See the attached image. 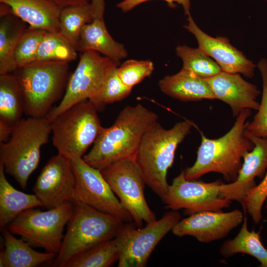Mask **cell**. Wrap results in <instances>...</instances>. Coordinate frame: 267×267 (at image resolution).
<instances>
[{
    "label": "cell",
    "instance_id": "6da1fadb",
    "mask_svg": "<svg viewBox=\"0 0 267 267\" xmlns=\"http://www.w3.org/2000/svg\"><path fill=\"white\" fill-rule=\"evenodd\" d=\"M158 119L157 114L140 104L125 107L111 126L102 128L83 160L102 171L120 160L135 158L144 134Z\"/></svg>",
    "mask_w": 267,
    "mask_h": 267
},
{
    "label": "cell",
    "instance_id": "7a4b0ae2",
    "mask_svg": "<svg viewBox=\"0 0 267 267\" xmlns=\"http://www.w3.org/2000/svg\"><path fill=\"white\" fill-rule=\"evenodd\" d=\"M251 110H242L237 116L231 129L217 139H209L201 133V142L194 164L183 171L188 180H197L211 172L222 175L227 182L234 181L242 166L243 155L254 147L253 143L246 136L247 119Z\"/></svg>",
    "mask_w": 267,
    "mask_h": 267
},
{
    "label": "cell",
    "instance_id": "3957f363",
    "mask_svg": "<svg viewBox=\"0 0 267 267\" xmlns=\"http://www.w3.org/2000/svg\"><path fill=\"white\" fill-rule=\"evenodd\" d=\"M193 123L189 120L177 123L166 129L156 122L144 134L135 156L146 184L162 199L169 184L168 170L172 166L176 150L189 134Z\"/></svg>",
    "mask_w": 267,
    "mask_h": 267
},
{
    "label": "cell",
    "instance_id": "277c9868",
    "mask_svg": "<svg viewBox=\"0 0 267 267\" xmlns=\"http://www.w3.org/2000/svg\"><path fill=\"white\" fill-rule=\"evenodd\" d=\"M50 123L45 117L21 119L12 128L10 138L0 143V163L4 171L25 189L37 168L42 147L48 141Z\"/></svg>",
    "mask_w": 267,
    "mask_h": 267
},
{
    "label": "cell",
    "instance_id": "5b68a950",
    "mask_svg": "<svg viewBox=\"0 0 267 267\" xmlns=\"http://www.w3.org/2000/svg\"><path fill=\"white\" fill-rule=\"evenodd\" d=\"M73 211L53 267L64 265L84 252L114 238L124 223L120 218L86 205L73 202Z\"/></svg>",
    "mask_w": 267,
    "mask_h": 267
},
{
    "label": "cell",
    "instance_id": "8992f818",
    "mask_svg": "<svg viewBox=\"0 0 267 267\" xmlns=\"http://www.w3.org/2000/svg\"><path fill=\"white\" fill-rule=\"evenodd\" d=\"M24 113L29 117H45L60 97L68 80V62L36 61L16 69Z\"/></svg>",
    "mask_w": 267,
    "mask_h": 267
},
{
    "label": "cell",
    "instance_id": "52a82bcc",
    "mask_svg": "<svg viewBox=\"0 0 267 267\" xmlns=\"http://www.w3.org/2000/svg\"><path fill=\"white\" fill-rule=\"evenodd\" d=\"M97 112L90 101H84L52 121V141L58 154L70 160L83 158L103 128Z\"/></svg>",
    "mask_w": 267,
    "mask_h": 267
},
{
    "label": "cell",
    "instance_id": "ba28073f",
    "mask_svg": "<svg viewBox=\"0 0 267 267\" xmlns=\"http://www.w3.org/2000/svg\"><path fill=\"white\" fill-rule=\"evenodd\" d=\"M120 65V62L101 56L95 51H83L76 68L68 79L61 102L51 109L45 117L46 119L50 123L63 112L88 99L96 108L100 91L107 76Z\"/></svg>",
    "mask_w": 267,
    "mask_h": 267
},
{
    "label": "cell",
    "instance_id": "9c48e42d",
    "mask_svg": "<svg viewBox=\"0 0 267 267\" xmlns=\"http://www.w3.org/2000/svg\"><path fill=\"white\" fill-rule=\"evenodd\" d=\"M73 211V204L70 202L46 211L30 208L20 214L7 227L32 247L43 248L57 255L61 247L64 226Z\"/></svg>",
    "mask_w": 267,
    "mask_h": 267
},
{
    "label": "cell",
    "instance_id": "30bf717a",
    "mask_svg": "<svg viewBox=\"0 0 267 267\" xmlns=\"http://www.w3.org/2000/svg\"><path fill=\"white\" fill-rule=\"evenodd\" d=\"M181 219L179 212L171 210L144 227L133 222H124L115 237L119 250L118 267H145L155 247Z\"/></svg>",
    "mask_w": 267,
    "mask_h": 267
},
{
    "label": "cell",
    "instance_id": "8fae6325",
    "mask_svg": "<svg viewBox=\"0 0 267 267\" xmlns=\"http://www.w3.org/2000/svg\"><path fill=\"white\" fill-rule=\"evenodd\" d=\"M101 173L123 206L131 215L138 227L157 220L144 195L146 185L142 173L135 158L117 161Z\"/></svg>",
    "mask_w": 267,
    "mask_h": 267
},
{
    "label": "cell",
    "instance_id": "7c38bea8",
    "mask_svg": "<svg viewBox=\"0 0 267 267\" xmlns=\"http://www.w3.org/2000/svg\"><path fill=\"white\" fill-rule=\"evenodd\" d=\"M222 182L216 180L205 182L188 180L183 171L175 177L169 185L167 194L161 199L165 208L173 211L184 210L186 215L203 211H222L230 206L231 202L219 196Z\"/></svg>",
    "mask_w": 267,
    "mask_h": 267
},
{
    "label": "cell",
    "instance_id": "4fadbf2b",
    "mask_svg": "<svg viewBox=\"0 0 267 267\" xmlns=\"http://www.w3.org/2000/svg\"><path fill=\"white\" fill-rule=\"evenodd\" d=\"M71 161L76 178L73 202L116 216L124 222H133L131 215L112 191L101 171L88 164L83 158Z\"/></svg>",
    "mask_w": 267,
    "mask_h": 267
},
{
    "label": "cell",
    "instance_id": "5bb4252c",
    "mask_svg": "<svg viewBox=\"0 0 267 267\" xmlns=\"http://www.w3.org/2000/svg\"><path fill=\"white\" fill-rule=\"evenodd\" d=\"M75 185L71 161L57 154L44 167L33 190L43 207L48 210L73 202Z\"/></svg>",
    "mask_w": 267,
    "mask_h": 267
},
{
    "label": "cell",
    "instance_id": "9a60e30c",
    "mask_svg": "<svg viewBox=\"0 0 267 267\" xmlns=\"http://www.w3.org/2000/svg\"><path fill=\"white\" fill-rule=\"evenodd\" d=\"M243 219V214L237 209L228 212L203 211L181 219L172 231L178 237L188 235L200 242L210 243L226 237Z\"/></svg>",
    "mask_w": 267,
    "mask_h": 267
},
{
    "label": "cell",
    "instance_id": "2e32d148",
    "mask_svg": "<svg viewBox=\"0 0 267 267\" xmlns=\"http://www.w3.org/2000/svg\"><path fill=\"white\" fill-rule=\"evenodd\" d=\"M254 146L243 156V162L236 179L221 184L220 197L240 203L242 206L248 194L255 187V178H264L267 170V137H259L245 131Z\"/></svg>",
    "mask_w": 267,
    "mask_h": 267
},
{
    "label": "cell",
    "instance_id": "e0dca14e",
    "mask_svg": "<svg viewBox=\"0 0 267 267\" xmlns=\"http://www.w3.org/2000/svg\"><path fill=\"white\" fill-rule=\"evenodd\" d=\"M187 24L183 27L195 37L197 48L213 59L222 71L242 74L249 78L254 76L257 66L233 46L227 38L207 34L197 26L190 14L187 16Z\"/></svg>",
    "mask_w": 267,
    "mask_h": 267
},
{
    "label": "cell",
    "instance_id": "ac0fdd59",
    "mask_svg": "<svg viewBox=\"0 0 267 267\" xmlns=\"http://www.w3.org/2000/svg\"><path fill=\"white\" fill-rule=\"evenodd\" d=\"M209 84L215 99L227 104L232 114L237 117L246 109L257 110V100L260 91L257 87L245 80L238 73L222 71L212 77L205 79Z\"/></svg>",
    "mask_w": 267,
    "mask_h": 267
},
{
    "label": "cell",
    "instance_id": "d6986e66",
    "mask_svg": "<svg viewBox=\"0 0 267 267\" xmlns=\"http://www.w3.org/2000/svg\"><path fill=\"white\" fill-rule=\"evenodd\" d=\"M11 12L30 28L59 32V17L63 8L53 0H0Z\"/></svg>",
    "mask_w": 267,
    "mask_h": 267
},
{
    "label": "cell",
    "instance_id": "ffe728a7",
    "mask_svg": "<svg viewBox=\"0 0 267 267\" xmlns=\"http://www.w3.org/2000/svg\"><path fill=\"white\" fill-rule=\"evenodd\" d=\"M161 90L174 98L185 101L214 99L215 96L205 79L182 69L167 75L158 83Z\"/></svg>",
    "mask_w": 267,
    "mask_h": 267
},
{
    "label": "cell",
    "instance_id": "44dd1931",
    "mask_svg": "<svg viewBox=\"0 0 267 267\" xmlns=\"http://www.w3.org/2000/svg\"><path fill=\"white\" fill-rule=\"evenodd\" d=\"M4 249L0 253V267H35L54 259L56 255L34 250L23 239L14 236L9 230H2Z\"/></svg>",
    "mask_w": 267,
    "mask_h": 267
},
{
    "label": "cell",
    "instance_id": "7402d4cb",
    "mask_svg": "<svg viewBox=\"0 0 267 267\" xmlns=\"http://www.w3.org/2000/svg\"><path fill=\"white\" fill-rule=\"evenodd\" d=\"M88 50L95 51L120 62L128 55L125 46L115 41L108 33L104 20L97 19L85 25L81 32L78 50Z\"/></svg>",
    "mask_w": 267,
    "mask_h": 267
},
{
    "label": "cell",
    "instance_id": "603a6c76",
    "mask_svg": "<svg viewBox=\"0 0 267 267\" xmlns=\"http://www.w3.org/2000/svg\"><path fill=\"white\" fill-rule=\"evenodd\" d=\"M3 166L0 163V228L2 231L23 211L43 207L35 194L15 189L7 180Z\"/></svg>",
    "mask_w": 267,
    "mask_h": 267
},
{
    "label": "cell",
    "instance_id": "cb8c5ba5",
    "mask_svg": "<svg viewBox=\"0 0 267 267\" xmlns=\"http://www.w3.org/2000/svg\"><path fill=\"white\" fill-rule=\"evenodd\" d=\"M24 113L21 89L11 73L0 75V127L12 130Z\"/></svg>",
    "mask_w": 267,
    "mask_h": 267
},
{
    "label": "cell",
    "instance_id": "d4e9b609",
    "mask_svg": "<svg viewBox=\"0 0 267 267\" xmlns=\"http://www.w3.org/2000/svg\"><path fill=\"white\" fill-rule=\"evenodd\" d=\"M220 253L224 258L239 253L247 254L255 258L261 263V267H267V249L262 244L259 233L248 230L246 216L237 235L225 241L220 247Z\"/></svg>",
    "mask_w": 267,
    "mask_h": 267
},
{
    "label": "cell",
    "instance_id": "484cf974",
    "mask_svg": "<svg viewBox=\"0 0 267 267\" xmlns=\"http://www.w3.org/2000/svg\"><path fill=\"white\" fill-rule=\"evenodd\" d=\"M10 11L0 12V75L16 70L14 51L16 45L26 31L22 25L14 22L8 14Z\"/></svg>",
    "mask_w": 267,
    "mask_h": 267
},
{
    "label": "cell",
    "instance_id": "4316f807",
    "mask_svg": "<svg viewBox=\"0 0 267 267\" xmlns=\"http://www.w3.org/2000/svg\"><path fill=\"white\" fill-rule=\"evenodd\" d=\"M93 19L90 2L63 7L59 17V32L78 50L82 28Z\"/></svg>",
    "mask_w": 267,
    "mask_h": 267
},
{
    "label": "cell",
    "instance_id": "83f0119b",
    "mask_svg": "<svg viewBox=\"0 0 267 267\" xmlns=\"http://www.w3.org/2000/svg\"><path fill=\"white\" fill-rule=\"evenodd\" d=\"M119 250L115 237L84 252L64 267H109L118 261Z\"/></svg>",
    "mask_w": 267,
    "mask_h": 267
},
{
    "label": "cell",
    "instance_id": "f1b7e54d",
    "mask_svg": "<svg viewBox=\"0 0 267 267\" xmlns=\"http://www.w3.org/2000/svg\"><path fill=\"white\" fill-rule=\"evenodd\" d=\"M177 55L182 61V70L198 77L207 79L222 70L217 63L198 48L179 45L176 48Z\"/></svg>",
    "mask_w": 267,
    "mask_h": 267
},
{
    "label": "cell",
    "instance_id": "f546056e",
    "mask_svg": "<svg viewBox=\"0 0 267 267\" xmlns=\"http://www.w3.org/2000/svg\"><path fill=\"white\" fill-rule=\"evenodd\" d=\"M77 56V49L59 32L47 31L39 46L36 61L69 63L76 59Z\"/></svg>",
    "mask_w": 267,
    "mask_h": 267
},
{
    "label": "cell",
    "instance_id": "4dcf8cb0",
    "mask_svg": "<svg viewBox=\"0 0 267 267\" xmlns=\"http://www.w3.org/2000/svg\"><path fill=\"white\" fill-rule=\"evenodd\" d=\"M47 31L30 28L26 30L19 41L14 51L17 68L36 61L39 46Z\"/></svg>",
    "mask_w": 267,
    "mask_h": 267
},
{
    "label": "cell",
    "instance_id": "1f68e13d",
    "mask_svg": "<svg viewBox=\"0 0 267 267\" xmlns=\"http://www.w3.org/2000/svg\"><path fill=\"white\" fill-rule=\"evenodd\" d=\"M263 82L262 94L258 112L251 122H247L246 130L259 137H267V59L262 58L257 64Z\"/></svg>",
    "mask_w": 267,
    "mask_h": 267
},
{
    "label": "cell",
    "instance_id": "d6a6232c",
    "mask_svg": "<svg viewBox=\"0 0 267 267\" xmlns=\"http://www.w3.org/2000/svg\"><path fill=\"white\" fill-rule=\"evenodd\" d=\"M117 68L110 72L104 82L96 106L97 111L101 110L107 104L124 99L132 91V89L127 87L119 78Z\"/></svg>",
    "mask_w": 267,
    "mask_h": 267
},
{
    "label": "cell",
    "instance_id": "836d02e7",
    "mask_svg": "<svg viewBox=\"0 0 267 267\" xmlns=\"http://www.w3.org/2000/svg\"><path fill=\"white\" fill-rule=\"evenodd\" d=\"M154 70V64L149 60L130 59L117 68L118 75L121 81L129 88H133L149 77Z\"/></svg>",
    "mask_w": 267,
    "mask_h": 267
},
{
    "label": "cell",
    "instance_id": "e575fe53",
    "mask_svg": "<svg viewBox=\"0 0 267 267\" xmlns=\"http://www.w3.org/2000/svg\"><path fill=\"white\" fill-rule=\"evenodd\" d=\"M267 198V170L262 181L248 194L244 200L243 208L253 222L259 223L262 219V209Z\"/></svg>",
    "mask_w": 267,
    "mask_h": 267
},
{
    "label": "cell",
    "instance_id": "d590c367",
    "mask_svg": "<svg viewBox=\"0 0 267 267\" xmlns=\"http://www.w3.org/2000/svg\"><path fill=\"white\" fill-rule=\"evenodd\" d=\"M94 19L103 20L105 10V0H90Z\"/></svg>",
    "mask_w": 267,
    "mask_h": 267
},
{
    "label": "cell",
    "instance_id": "8d00e7d4",
    "mask_svg": "<svg viewBox=\"0 0 267 267\" xmlns=\"http://www.w3.org/2000/svg\"><path fill=\"white\" fill-rule=\"evenodd\" d=\"M151 0H123L117 4V7L124 12H127L139 4Z\"/></svg>",
    "mask_w": 267,
    "mask_h": 267
},
{
    "label": "cell",
    "instance_id": "74e56055",
    "mask_svg": "<svg viewBox=\"0 0 267 267\" xmlns=\"http://www.w3.org/2000/svg\"><path fill=\"white\" fill-rule=\"evenodd\" d=\"M166 1L168 6L171 7H174L176 6V4L174 3L176 2L180 4L183 9L185 15L188 16L190 14V0H162Z\"/></svg>",
    "mask_w": 267,
    "mask_h": 267
},
{
    "label": "cell",
    "instance_id": "f35d334b",
    "mask_svg": "<svg viewBox=\"0 0 267 267\" xmlns=\"http://www.w3.org/2000/svg\"><path fill=\"white\" fill-rule=\"evenodd\" d=\"M62 8L90 2V0H53Z\"/></svg>",
    "mask_w": 267,
    "mask_h": 267
},
{
    "label": "cell",
    "instance_id": "ab89813d",
    "mask_svg": "<svg viewBox=\"0 0 267 267\" xmlns=\"http://www.w3.org/2000/svg\"><path fill=\"white\" fill-rule=\"evenodd\" d=\"M266 208L267 209V202L266 203Z\"/></svg>",
    "mask_w": 267,
    "mask_h": 267
},
{
    "label": "cell",
    "instance_id": "60d3db41",
    "mask_svg": "<svg viewBox=\"0 0 267 267\" xmlns=\"http://www.w3.org/2000/svg\"><path fill=\"white\" fill-rule=\"evenodd\" d=\"M267 2V0H266Z\"/></svg>",
    "mask_w": 267,
    "mask_h": 267
}]
</instances>
